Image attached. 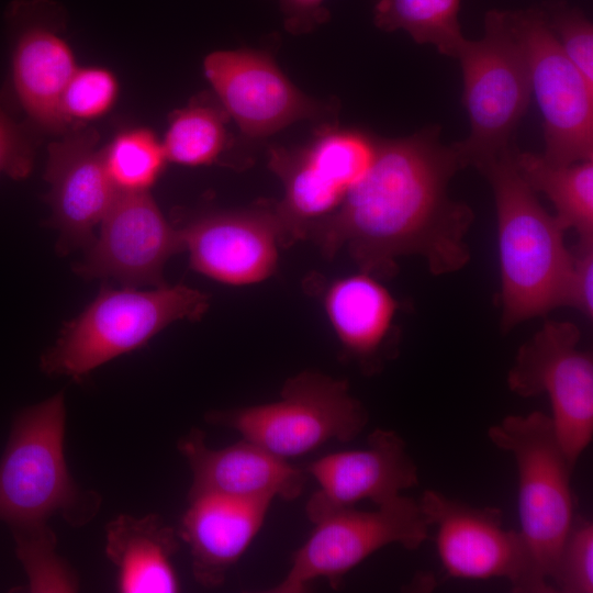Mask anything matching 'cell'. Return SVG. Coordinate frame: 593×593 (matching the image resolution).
Here are the masks:
<instances>
[{
  "instance_id": "obj_29",
  "label": "cell",
  "mask_w": 593,
  "mask_h": 593,
  "mask_svg": "<svg viewBox=\"0 0 593 593\" xmlns=\"http://www.w3.org/2000/svg\"><path fill=\"white\" fill-rule=\"evenodd\" d=\"M119 96L115 75L103 67L77 68L63 97V111L71 125L103 116Z\"/></svg>"
},
{
  "instance_id": "obj_20",
  "label": "cell",
  "mask_w": 593,
  "mask_h": 593,
  "mask_svg": "<svg viewBox=\"0 0 593 593\" xmlns=\"http://www.w3.org/2000/svg\"><path fill=\"white\" fill-rule=\"evenodd\" d=\"M323 306L344 355L366 373L377 372L391 354L388 338L399 306L393 295L361 271L332 281Z\"/></svg>"
},
{
  "instance_id": "obj_23",
  "label": "cell",
  "mask_w": 593,
  "mask_h": 593,
  "mask_svg": "<svg viewBox=\"0 0 593 593\" xmlns=\"http://www.w3.org/2000/svg\"><path fill=\"white\" fill-rule=\"evenodd\" d=\"M461 0H376L373 21L384 32L405 31L414 42L430 44L457 58L466 37L459 24Z\"/></svg>"
},
{
  "instance_id": "obj_4",
  "label": "cell",
  "mask_w": 593,
  "mask_h": 593,
  "mask_svg": "<svg viewBox=\"0 0 593 593\" xmlns=\"http://www.w3.org/2000/svg\"><path fill=\"white\" fill-rule=\"evenodd\" d=\"M209 295L184 284L152 290L103 288L65 325L56 344L43 356L49 374L81 379L99 366L145 345L174 322L200 320Z\"/></svg>"
},
{
  "instance_id": "obj_25",
  "label": "cell",
  "mask_w": 593,
  "mask_h": 593,
  "mask_svg": "<svg viewBox=\"0 0 593 593\" xmlns=\"http://www.w3.org/2000/svg\"><path fill=\"white\" fill-rule=\"evenodd\" d=\"M102 150L108 175L120 192L148 191L168 161L163 142L146 127L120 132Z\"/></svg>"
},
{
  "instance_id": "obj_28",
  "label": "cell",
  "mask_w": 593,
  "mask_h": 593,
  "mask_svg": "<svg viewBox=\"0 0 593 593\" xmlns=\"http://www.w3.org/2000/svg\"><path fill=\"white\" fill-rule=\"evenodd\" d=\"M550 583L555 592H593V524L575 515L556 559Z\"/></svg>"
},
{
  "instance_id": "obj_19",
  "label": "cell",
  "mask_w": 593,
  "mask_h": 593,
  "mask_svg": "<svg viewBox=\"0 0 593 593\" xmlns=\"http://www.w3.org/2000/svg\"><path fill=\"white\" fill-rule=\"evenodd\" d=\"M188 500L179 538L190 549L195 581L205 588H219L260 530L272 501L219 494Z\"/></svg>"
},
{
  "instance_id": "obj_31",
  "label": "cell",
  "mask_w": 593,
  "mask_h": 593,
  "mask_svg": "<svg viewBox=\"0 0 593 593\" xmlns=\"http://www.w3.org/2000/svg\"><path fill=\"white\" fill-rule=\"evenodd\" d=\"M35 142L0 99V175L14 180L26 178L34 164Z\"/></svg>"
},
{
  "instance_id": "obj_33",
  "label": "cell",
  "mask_w": 593,
  "mask_h": 593,
  "mask_svg": "<svg viewBox=\"0 0 593 593\" xmlns=\"http://www.w3.org/2000/svg\"><path fill=\"white\" fill-rule=\"evenodd\" d=\"M324 4L325 0H279L286 30L293 34L313 31L329 18Z\"/></svg>"
},
{
  "instance_id": "obj_15",
  "label": "cell",
  "mask_w": 593,
  "mask_h": 593,
  "mask_svg": "<svg viewBox=\"0 0 593 593\" xmlns=\"http://www.w3.org/2000/svg\"><path fill=\"white\" fill-rule=\"evenodd\" d=\"M192 269L230 286H249L278 267L284 233L275 206L203 214L179 228Z\"/></svg>"
},
{
  "instance_id": "obj_30",
  "label": "cell",
  "mask_w": 593,
  "mask_h": 593,
  "mask_svg": "<svg viewBox=\"0 0 593 593\" xmlns=\"http://www.w3.org/2000/svg\"><path fill=\"white\" fill-rule=\"evenodd\" d=\"M561 49L593 87V25L577 7L553 1L541 8Z\"/></svg>"
},
{
  "instance_id": "obj_11",
  "label": "cell",
  "mask_w": 593,
  "mask_h": 593,
  "mask_svg": "<svg viewBox=\"0 0 593 593\" xmlns=\"http://www.w3.org/2000/svg\"><path fill=\"white\" fill-rule=\"evenodd\" d=\"M580 332L549 321L517 353L508 389L523 398L548 395L551 421L574 468L593 437V359L578 348Z\"/></svg>"
},
{
  "instance_id": "obj_21",
  "label": "cell",
  "mask_w": 593,
  "mask_h": 593,
  "mask_svg": "<svg viewBox=\"0 0 593 593\" xmlns=\"http://www.w3.org/2000/svg\"><path fill=\"white\" fill-rule=\"evenodd\" d=\"M179 535L156 515H120L107 526L105 553L118 570L124 593H175L180 590L172 564Z\"/></svg>"
},
{
  "instance_id": "obj_7",
  "label": "cell",
  "mask_w": 593,
  "mask_h": 593,
  "mask_svg": "<svg viewBox=\"0 0 593 593\" xmlns=\"http://www.w3.org/2000/svg\"><path fill=\"white\" fill-rule=\"evenodd\" d=\"M488 436L515 460L519 532L550 582L559 549L577 515L571 488L573 467L550 416L539 411L508 415L492 425Z\"/></svg>"
},
{
  "instance_id": "obj_12",
  "label": "cell",
  "mask_w": 593,
  "mask_h": 593,
  "mask_svg": "<svg viewBox=\"0 0 593 593\" xmlns=\"http://www.w3.org/2000/svg\"><path fill=\"white\" fill-rule=\"evenodd\" d=\"M7 21L12 37L11 81L31 122L64 134L71 124L63 111L65 89L77 70L75 54L60 35L64 12L51 0H18Z\"/></svg>"
},
{
  "instance_id": "obj_27",
  "label": "cell",
  "mask_w": 593,
  "mask_h": 593,
  "mask_svg": "<svg viewBox=\"0 0 593 593\" xmlns=\"http://www.w3.org/2000/svg\"><path fill=\"white\" fill-rule=\"evenodd\" d=\"M15 551L29 579L31 592H74L77 579L57 555V540L52 530L13 536Z\"/></svg>"
},
{
  "instance_id": "obj_14",
  "label": "cell",
  "mask_w": 593,
  "mask_h": 593,
  "mask_svg": "<svg viewBox=\"0 0 593 593\" xmlns=\"http://www.w3.org/2000/svg\"><path fill=\"white\" fill-rule=\"evenodd\" d=\"M100 226L77 267L87 278L115 279L130 288L164 286L166 262L183 251L179 228L169 224L148 191H118Z\"/></svg>"
},
{
  "instance_id": "obj_16",
  "label": "cell",
  "mask_w": 593,
  "mask_h": 593,
  "mask_svg": "<svg viewBox=\"0 0 593 593\" xmlns=\"http://www.w3.org/2000/svg\"><path fill=\"white\" fill-rule=\"evenodd\" d=\"M303 468L318 483L305 505L310 522L361 501L388 503L418 484L417 466L392 429L376 428L365 448L328 454Z\"/></svg>"
},
{
  "instance_id": "obj_5",
  "label": "cell",
  "mask_w": 593,
  "mask_h": 593,
  "mask_svg": "<svg viewBox=\"0 0 593 593\" xmlns=\"http://www.w3.org/2000/svg\"><path fill=\"white\" fill-rule=\"evenodd\" d=\"M205 421L234 429L288 460L331 440H353L367 426L369 415L350 394L346 380L306 370L286 381L277 401L211 411Z\"/></svg>"
},
{
  "instance_id": "obj_6",
  "label": "cell",
  "mask_w": 593,
  "mask_h": 593,
  "mask_svg": "<svg viewBox=\"0 0 593 593\" xmlns=\"http://www.w3.org/2000/svg\"><path fill=\"white\" fill-rule=\"evenodd\" d=\"M470 133L454 144L462 167L478 169L513 145L532 93L523 46L506 11L490 10L480 40H466L458 57Z\"/></svg>"
},
{
  "instance_id": "obj_1",
  "label": "cell",
  "mask_w": 593,
  "mask_h": 593,
  "mask_svg": "<svg viewBox=\"0 0 593 593\" xmlns=\"http://www.w3.org/2000/svg\"><path fill=\"white\" fill-rule=\"evenodd\" d=\"M376 146L365 177L303 238L328 257L346 248L360 270L373 277L393 275L395 260L404 255L422 256L435 275L462 268L473 214L448 195V183L462 166L454 146L440 141V127L376 139Z\"/></svg>"
},
{
  "instance_id": "obj_10",
  "label": "cell",
  "mask_w": 593,
  "mask_h": 593,
  "mask_svg": "<svg viewBox=\"0 0 593 593\" xmlns=\"http://www.w3.org/2000/svg\"><path fill=\"white\" fill-rule=\"evenodd\" d=\"M544 120L546 160H593V87L561 49L541 8L506 11Z\"/></svg>"
},
{
  "instance_id": "obj_22",
  "label": "cell",
  "mask_w": 593,
  "mask_h": 593,
  "mask_svg": "<svg viewBox=\"0 0 593 593\" xmlns=\"http://www.w3.org/2000/svg\"><path fill=\"white\" fill-rule=\"evenodd\" d=\"M514 159L532 190L552 202L562 227L574 230L580 242L593 240V160L556 165L517 148Z\"/></svg>"
},
{
  "instance_id": "obj_3",
  "label": "cell",
  "mask_w": 593,
  "mask_h": 593,
  "mask_svg": "<svg viewBox=\"0 0 593 593\" xmlns=\"http://www.w3.org/2000/svg\"><path fill=\"white\" fill-rule=\"evenodd\" d=\"M65 421L63 393L14 418L0 460V521L13 535L47 530L48 519L57 514L79 527L100 507V495L81 490L68 471Z\"/></svg>"
},
{
  "instance_id": "obj_8",
  "label": "cell",
  "mask_w": 593,
  "mask_h": 593,
  "mask_svg": "<svg viewBox=\"0 0 593 593\" xmlns=\"http://www.w3.org/2000/svg\"><path fill=\"white\" fill-rule=\"evenodd\" d=\"M313 530L292 555L287 575L269 592L302 593L318 579L338 589L343 578L379 549L416 550L429 536L418 501L403 494L373 511L343 507L311 522Z\"/></svg>"
},
{
  "instance_id": "obj_17",
  "label": "cell",
  "mask_w": 593,
  "mask_h": 593,
  "mask_svg": "<svg viewBox=\"0 0 593 593\" xmlns=\"http://www.w3.org/2000/svg\"><path fill=\"white\" fill-rule=\"evenodd\" d=\"M99 134L91 128H70L47 148L45 179L52 222L60 232V245L78 247L92 242L118 190L98 147Z\"/></svg>"
},
{
  "instance_id": "obj_13",
  "label": "cell",
  "mask_w": 593,
  "mask_h": 593,
  "mask_svg": "<svg viewBox=\"0 0 593 593\" xmlns=\"http://www.w3.org/2000/svg\"><path fill=\"white\" fill-rule=\"evenodd\" d=\"M203 70L227 116L251 138L323 118L332 110L299 90L266 52L216 51L205 57Z\"/></svg>"
},
{
  "instance_id": "obj_2",
  "label": "cell",
  "mask_w": 593,
  "mask_h": 593,
  "mask_svg": "<svg viewBox=\"0 0 593 593\" xmlns=\"http://www.w3.org/2000/svg\"><path fill=\"white\" fill-rule=\"evenodd\" d=\"M515 148L479 168L495 199L504 331L564 305L572 265L566 230L521 176Z\"/></svg>"
},
{
  "instance_id": "obj_26",
  "label": "cell",
  "mask_w": 593,
  "mask_h": 593,
  "mask_svg": "<svg viewBox=\"0 0 593 593\" xmlns=\"http://www.w3.org/2000/svg\"><path fill=\"white\" fill-rule=\"evenodd\" d=\"M376 139L355 130L327 126L303 148L322 175L346 194L369 170Z\"/></svg>"
},
{
  "instance_id": "obj_32",
  "label": "cell",
  "mask_w": 593,
  "mask_h": 593,
  "mask_svg": "<svg viewBox=\"0 0 593 593\" xmlns=\"http://www.w3.org/2000/svg\"><path fill=\"white\" fill-rule=\"evenodd\" d=\"M564 305L577 309L586 317L593 314V240L579 242L572 251V265L567 282Z\"/></svg>"
},
{
  "instance_id": "obj_9",
  "label": "cell",
  "mask_w": 593,
  "mask_h": 593,
  "mask_svg": "<svg viewBox=\"0 0 593 593\" xmlns=\"http://www.w3.org/2000/svg\"><path fill=\"white\" fill-rule=\"evenodd\" d=\"M418 504L435 529L438 558L448 577L499 578L516 593L555 592L522 533L505 527L500 508L472 506L432 489Z\"/></svg>"
},
{
  "instance_id": "obj_24",
  "label": "cell",
  "mask_w": 593,
  "mask_h": 593,
  "mask_svg": "<svg viewBox=\"0 0 593 593\" xmlns=\"http://www.w3.org/2000/svg\"><path fill=\"white\" fill-rule=\"evenodd\" d=\"M226 118L222 107L206 102L172 112L161 141L168 161L191 167L215 163L228 142Z\"/></svg>"
},
{
  "instance_id": "obj_18",
  "label": "cell",
  "mask_w": 593,
  "mask_h": 593,
  "mask_svg": "<svg viewBox=\"0 0 593 593\" xmlns=\"http://www.w3.org/2000/svg\"><path fill=\"white\" fill-rule=\"evenodd\" d=\"M188 461L192 484L188 499L219 494L246 500L298 499L309 474L261 446L242 439L223 448H211L204 434L192 428L178 444Z\"/></svg>"
}]
</instances>
